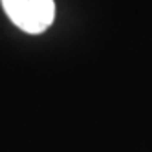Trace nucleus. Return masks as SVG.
Wrapping results in <instances>:
<instances>
[{
    "mask_svg": "<svg viewBox=\"0 0 152 152\" xmlns=\"http://www.w3.org/2000/svg\"><path fill=\"white\" fill-rule=\"evenodd\" d=\"M11 22L26 33H42L55 18L53 0H2Z\"/></svg>",
    "mask_w": 152,
    "mask_h": 152,
    "instance_id": "nucleus-1",
    "label": "nucleus"
}]
</instances>
